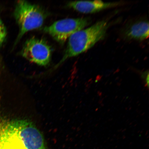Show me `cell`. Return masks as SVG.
<instances>
[{
	"mask_svg": "<svg viewBox=\"0 0 149 149\" xmlns=\"http://www.w3.org/2000/svg\"><path fill=\"white\" fill-rule=\"evenodd\" d=\"M0 149H45L43 137L27 120H0Z\"/></svg>",
	"mask_w": 149,
	"mask_h": 149,
	"instance_id": "6da1fadb",
	"label": "cell"
},
{
	"mask_svg": "<svg viewBox=\"0 0 149 149\" xmlns=\"http://www.w3.org/2000/svg\"><path fill=\"white\" fill-rule=\"evenodd\" d=\"M109 26L107 20H102L74 33L68 39L64 56L56 66H59L68 59L90 49L104 38Z\"/></svg>",
	"mask_w": 149,
	"mask_h": 149,
	"instance_id": "7a4b0ae2",
	"label": "cell"
},
{
	"mask_svg": "<svg viewBox=\"0 0 149 149\" xmlns=\"http://www.w3.org/2000/svg\"><path fill=\"white\" fill-rule=\"evenodd\" d=\"M14 17L19 28V32L15 45L29 31L42 26L47 14L41 7L25 1L17 2L15 8Z\"/></svg>",
	"mask_w": 149,
	"mask_h": 149,
	"instance_id": "3957f363",
	"label": "cell"
},
{
	"mask_svg": "<svg viewBox=\"0 0 149 149\" xmlns=\"http://www.w3.org/2000/svg\"><path fill=\"white\" fill-rule=\"evenodd\" d=\"M90 22L88 18L64 19L45 27L42 31L59 43L63 44L74 33L83 29Z\"/></svg>",
	"mask_w": 149,
	"mask_h": 149,
	"instance_id": "277c9868",
	"label": "cell"
},
{
	"mask_svg": "<svg viewBox=\"0 0 149 149\" xmlns=\"http://www.w3.org/2000/svg\"><path fill=\"white\" fill-rule=\"evenodd\" d=\"M52 49L44 39L32 37L24 44L20 54L30 62L46 66L51 61Z\"/></svg>",
	"mask_w": 149,
	"mask_h": 149,
	"instance_id": "5b68a950",
	"label": "cell"
},
{
	"mask_svg": "<svg viewBox=\"0 0 149 149\" xmlns=\"http://www.w3.org/2000/svg\"><path fill=\"white\" fill-rule=\"evenodd\" d=\"M122 2H104L101 1H70L67 5L68 8L83 13H93L107 8L114 7Z\"/></svg>",
	"mask_w": 149,
	"mask_h": 149,
	"instance_id": "8992f818",
	"label": "cell"
},
{
	"mask_svg": "<svg viewBox=\"0 0 149 149\" xmlns=\"http://www.w3.org/2000/svg\"><path fill=\"white\" fill-rule=\"evenodd\" d=\"M149 28L148 21L139 20L126 28L124 31V36L129 40H144L149 37Z\"/></svg>",
	"mask_w": 149,
	"mask_h": 149,
	"instance_id": "52a82bcc",
	"label": "cell"
},
{
	"mask_svg": "<svg viewBox=\"0 0 149 149\" xmlns=\"http://www.w3.org/2000/svg\"><path fill=\"white\" fill-rule=\"evenodd\" d=\"M6 35V31L4 26L0 27V45L4 41Z\"/></svg>",
	"mask_w": 149,
	"mask_h": 149,
	"instance_id": "ba28073f",
	"label": "cell"
},
{
	"mask_svg": "<svg viewBox=\"0 0 149 149\" xmlns=\"http://www.w3.org/2000/svg\"><path fill=\"white\" fill-rule=\"evenodd\" d=\"M145 83H146L147 86L148 87L149 86V74H147L146 77L145 78Z\"/></svg>",
	"mask_w": 149,
	"mask_h": 149,
	"instance_id": "9c48e42d",
	"label": "cell"
},
{
	"mask_svg": "<svg viewBox=\"0 0 149 149\" xmlns=\"http://www.w3.org/2000/svg\"><path fill=\"white\" fill-rule=\"evenodd\" d=\"M4 26H3V24L2 23V22L1 20V19H0V27H3Z\"/></svg>",
	"mask_w": 149,
	"mask_h": 149,
	"instance_id": "30bf717a",
	"label": "cell"
}]
</instances>
